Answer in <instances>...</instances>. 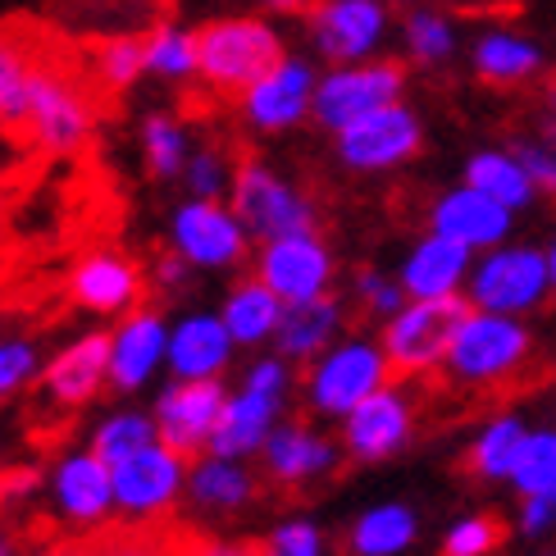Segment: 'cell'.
I'll return each mask as SVG.
<instances>
[{
    "label": "cell",
    "instance_id": "6da1fadb",
    "mask_svg": "<svg viewBox=\"0 0 556 556\" xmlns=\"http://www.w3.org/2000/svg\"><path fill=\"white\" fill-rule=\"evenodd\" d=\"M101 87L78 68L55 64L37 51L18 91L5 105V124L28 142L33 155H78L101 119Z\"/></svg>",
    "mask_w": 556,
    "mask_h": 556
},
{
    "label": "cell",
    "instance_id": "7a4b0ae2",
    "mask_svg": "<svg viewBox=\"0 0 556 556\" xmlns=\"http://www.w3.org/2000/svg\"><path fill=\"white\" fill-rule=\"evenodd\" d=\"M288 55L278 23L261 14H224L197 28V83L211 97H238L269 64Z\"/></svg>",
    "mask_w": 556,
    "mask_h": 556
},
{
    "label": "cell",
    "instance_id": "3957f363",
    "mask_svg": "<svg viewBox=\"0 0 556 556\" xmlns=\"http://www.w3.org/2000/svg\"><path fill=\"white\" fill-rule=\"evenodd\" d=\"M539 338L529 333L525 315H502V311H479L470 306L466 324L456 329V342L443 361L447 379L456 388L475 392H497L506 383H520L529 361H534Z\"/></svg>",
    "mask_w": 556,
    "mask_h": 556
},
{
    "label": "cell",
    "instance_id": "277c9868",
    "mask_svg": "<svg viewBox=\"0 0 556 556\" xmlns=\"http://www.w3.org/2000/svg\"><path fill=\"white\" fill-rule=\"evenodd\" d=\"M470 315V296H410L397 315L383 324V352L392 361V375L402 379H425L433 369H443L456 329Z\"/></svg>",
    "mask_w": 556,
    "mask_h": 556
},
{
    "label": "cell",
    "instance_id": "5b68a950",
    "mask_svg": "<svg viewBox=\"0 0 556 556\" xmlns=\"http://www.w3.org/2000/svg\"><path fill=\"white\" fill-rule=\"evenodd\" d=\"M552 269H547V247L534 242H502L493 251H479L466 296L479 311H502V315H529L552 296Z\"/></svg>",
    "mask_w": 556,
    "mask_h": 556
},
{
    "label": "cell",
    "instance_id": "8992f818",
    "mask_svg": "<svg viewBox=\"0 0 556 556\" xmlns=\"http://www.w3.org/2000/svg\"><path fill=\"white\" fill-rule=\"evenodd\" d=\"M301 18H306V41L319 64L375 60L397 33L392 0H315Z\"/></svg>",
    "mask_w": 556,
    "mask_h": 556
},
{
    "label": "cell",
    "instance_id": "52a82bcc",
    "mask_svg": "<svg viewBox=\"0 0 556 556\" xmlns=\"http://www.w3.org/2000/svg\"><path fill=\"white\" fill-rule=\"evenodd\" d=\"M392 101H406V64L402 60L375 55V60H356V64H329L319 74L311 119L324 132H342L346 124H356Z\"/></svg>",
    "mask_w": 556,
    "mask_h": 556
},
{
    "label": "cell",
    "instance_id": "ba28073f",
    "mask_svg": "<svg viewBox=\"0 0 556 556\" xmlns=\"http://www.w3.org/2000/svg\"><path fill=\"white\" fill-rule=\"evenodd\" d=\"M228 205L238 211V219L247 224L251 238H283V233H306L315 228V201L296 188L292 178H283L265 160L247 155L238 160L233 188H228Z\"/></svg>",
    "mask_w": 556,
    "mask_h": 556
},
{
    "label": "cell",
    "instance_id": "9c48e42d",
    "mask_svg": "<svg viewBox=\"0 0 556 556\" xmlns=\"http://www.w3.org/2000/svg\"><path fill=\"white\" fill-rule=\"evenodd\" d=\"M388 379H392V361L383 352V342L346 338L311 361L306 402L315 415H338L342 420V415H352L369 392H379Z\"/></svg>",
    "mask_w": 556,
    "mask_h": 556
},
{
    "label": "cell",
    "instance_id": "30bf717a",
    "mask_svg": "<svg viewBox=\"0 0 556 556\" xmlns=\"http://www.w3.org/2000/svg\"><path fill=\"white\" fill-rule=\"evenodd\" d=\"M324 68L311 55L288 51L278 64H269L265 74L238 91V119L251 132H288L296 124H306L315 114V91H319Z\"/></svg>",
    "mask_w": 556,
    "mask_h": 556
},
{
    "label": "cell",
    "instance_id": "8fae6325",
    "mask_svg": "<svg viewBox=\"0 0 556 556\" xmlns=\"http://www.w3.org/2000/svg\"><path fill=\"white\" fill-rule=\"evenodd\" d=\"M425 147V124L406 101H392L333 132V151L352 174H388L410 165Z\"/></svg>",
    "mask_w": 556,
    "mask_h": 556
},
{
    "label": "cell",
    "instance_id": "7c38bea8",
    "mask_svg": "<svg viewBox=\"0 0 556 556\" xmlns=\"http://www.w3.org/2000/svg\"><path fill=\"white\" fill-rule=\"evenodd\" d=\"M169 242L197 269H233L251 251V233L238 219V211L228 201H211V197H192L178 205L169 224Z\"/></svg>",
    "mask_w": 556,
    "mask_h": 556
},
{
    "label": "cell",
    "instance_id": "4fadbf2b",
    "mask_svg": "<svg viewBox=\"0 0 556 556\" xmlns=\"http://www.w3.org/2000/svg\"><path fill=\"white\" fill-rule=\"evenodd\" d=\"M114 470V506L128 516V520H155L165 516L169 506L178 502V493L188 489L182 475H188V456L174 452L169 443H155L132 452L128 460H119Z\"/></svg>",
    "mask_w": 556,
    "mask_h": 556
},
{
    "label": "cell",
    "instance_id": "5bb4252c",
    "mask_svg": "<svg viewBox=\"0 0 556 556\" xmlns=\"http://www.w3.org/2000/svg\"><path fill=\"white\" fill-rule=\"evenodd\" d=\"M410 433H415V397L397 383H383L352 415H342V447L352 460H365V466L397 456L410 443Z\"/></svg>",
    "mask_w": 556,
    "mask_h": 556
},
{
    "label": "cell",
    "instance_id": "9a60e30c",
    "mask_svg": "<svg viewBox=\"0 0 556 556\" xmlns=\"http://www.w3.org/2000/svg\"><path fill=\"white\" fill-rule=\"evenodd\" d=\"M256 274L292 306V301H311L333 288V251L315 228L306 233H283L261 242Z\"/></svg>",
    "mask_w": 556,
    "mask_h": 556
},
{
    "label": "cell",
    "instance_id": "2e32d148",
    "mask_svg": "<svg viewBox=\"0 0 556 556\" xmlns=\"http://www.w3.org/2000/svg\"><path fill=\"white\" fill-rule=\"evenodd\" d=\"M429 228L443 238H456L466 242L475 256L479 251H493L502 242H511V228H516V211L511 205H502L497 197L479 192L475 182L460 178L456 188L438 192L433 205H429Z\"/></svg>",
    "mask_w": 556,
    "mask_h": 556
},
{
    "label": "cell",
    "instance_id": "e0dca14e",
    "mask_svg": "<svg viewBox=\"0 0 556 556\" xmlns=\"http://www.w3.org/2000/svg\"><path fill=\"white\" fill-rule=\"evenodd\" d=\"M224 388L215 379H178L165 397L155 402V429L160 443H169L174 452L192 456L201 447H211L215 425L224 415Z\"/></svg>",
    "mask_w": 556,
    "mask_h": 556
},
{
    "label": "cell",
    "instance_id": "ac0fdd59",
    "mask_svg": "<svg viewBox=\"0 0 556 556\" xmlns=\"http://www.w3.org/2000/svg\"><path fill=\"white\" fill-rule=\"evenodd\" d=\"M470 68L483 87H529L547 74V51L511 23H483L470 41Z\"/></svg>",
    "mask_w": 556,
    "mask_h": 556
},
{
    "label": "cell",
    "instance_id": "d6986e66",
    "mask_svg": "<svg viewBox=\"0 0 556 556\" xmlns=\"http://www.w3.org/2000/svg\"><path fill=\"white\" fill-rule=\"evenodd\" d=\"M470 269H475V251L466 242L443 238L429 228V233L406 251L397 278H402L406 296H456V292H466Z\"/></svg>",
    "mask_w": 556,
    "mask_h": 556
},
{
    "label": "cell",
    "instance_id": "ffe728a7",
    "mask_svg": "<svg viewBox=\"0 0 556 556\" xmlns=\"http://www.w3.org/2000/svg\"><path fill=\"white\" fill-rule=\"evenodd\" d=\"M68 292L83 311L97 315H128L142 296V274L124 256V251H87V256L74 265V278H68Z\"/></svg>",
    "mask_w": 556,
    "mask_h": 556
},
{
    "label": "cell",
    "instance_id": "44dd1931",
    "mask_svg": "<svg viewBox=\"0 0 556 556\" xmlns=\"http://www.w3.org/2000/svg\"><path fill=\"white\" fill-rule=\"evenodd\" d=\"M110 379V338L105 333H87L78 338L74 346H64V352L46 365L41 375V392L51 397L55 406H83L101 392V383Z\"/></svg>",
    "mask_w": 556,
    "mask_h": 556
},
{
    "label": "cell",
    "instance_id": "7402d4cb",
    "mask_svg": "<svg viewBox=\"0 0 556 556\" xmlns=\"http://www.w3.org/2000/svg\"><path fill=\"white\" fill-rule=\"evenodd\" d=\"M160 361H169V329L155 311H128L119 324V333L110 338V379L114 388H142L151 379V369Z\"/></svg>",
    "mask_w": 556,
    "mask_h": 556
},
{
    "label": "cell",
    "instance_id": "603a6c76",
    "mask_svg": "<svg viewBox=\"0 0 556 556\" xmlns=\"http://www.w3.org/2000/svg\"><path fill=\"white\" fill-rule=\"evenodd\" d=\"M55 502L60 516L74 525H101L114 506V470L97 452H74L55 470Z\"/></svg>",
    "mask_w": 556,
    "mask_h": 556
},
{
    "label": "cell",
    "instance_id": "cb8c5ba5",
    "mask_svg": "<svg viewBox=\"0 0 556 556\" xmlns=\"http://www.w3.org/2000/svg\"><path fill=\"white\" fill-rule=\"evenodd\" d=\"M265 470H269V479L283 483V489H301V483L338 470V447L306 425H283V429H274L265 443Z\"/></svg>",
    "mask_w": 556,
    "mask_h": 556
},
{
    "label": "cell",
    "instance_id": "d4e9b609",
    "mask_svg": "<svg viewBox=\"0 0 556 556\" xmlns=\"http://www.w3.org/2000/svg\"><path fill=\"white\" fill-rule=\"evenodd\" d=\"M278 402L283 397H269V392H256V388H242L238 397H228L219 425H215V438H211V452L233 456V460H242L251 452H265L269 433H274Z\"/></svg>",
    "mask_w": 556,
    "mask_h": 556
},
{
    "label": "cell",
    "instance_id": "484cf974",
    "mask_svg": "<svg viewBox=\"0 0 556 556\" xmlns=\"http://www.w3.org/2000/svg\"><path fill=\"white\" fill-rule=\"evenodd\" d=\"M233 333L215 315H192L169 333V369L178 379H215L233 356Z\"/></svg>",
    "mask_w": 556,
    "mask_h": 556
},
{
    "label": "cell",
    "instance_id": "4316f807",
    "mask_svg": "<svg viewBox=\"0 0 556 556\" xmlns=\"http://www.w3.org/2000/svg\"><path fill=\"white\" fill-rule=\"evenodd\" d=\"M460 178L475 182L479 192L497 197L502 205H511L516 215L529 211V205L543 197L539 182H534V174H529V165L520 160L516 147H483V151H475V155L466 160V174H460Z\"/></svg>",
    "mask_w": 556,
    "mask_h": 556
},
{
    "label": "cell",
    "instance_id": "83f0119b",
    "mask_svg": "<svg viewBox=\"0 0 556 556\" xmlns=\"http://www.w3.org/2000/svg\"><path fill=\"white\" fill-rule=\"evenodd\" d=\"M397 37H402V51H406L410 64L443 68L460 51V18L447 14L443 5H429V0H420V5H410L402 14Z\"/></svg>",
    "mask_w": 556,
    "mask_h": 556
},
{
    "label": "cell",
    "instance_id": "f1b7e54d",
    "mask_svg": "<svg viewBox=\"0 0 556 556\" xmlns=\"http://www.w3.org/2000/svg\"><path fill=\"white\" fill-rule=\"evenodd\" d=\"M342 329V306L324 292V296H311V301H292L278 319V352L292 356V361H315L319 352H329V342L338 338Z\"/></svg>",
    "mask_w": 556,
    "mask_h": 556
},
{
    "label": "cell",
    "instance_id": "f546056e",
    "mask_svg": "<svg viewBox=\"0 0 556 556\" xmlns=\"http://www.w3.org/2000/svg\"><path fill=\"white\" fill-rule=\"evenodd\" d=\"M283 311H288V301L256 274V278H242V283L228 292L219 319H224V329L233 333L238 346H256L269 333H278V319H283Z\"/></svg>",
    "mask_w": 556,
    "mask_h": 556
},
{
    "label": "cell",
    "instance_id": "4dcf8cb0",
    "mask_svg": "<svg viewBox=\"0 0 556 556\" xmlns=\"http://www.w3.org/2000/svg\"><path fill=\"white\" fill-rule=\"evenodd\" d=\"M525 438H529L525 420H516V415H493V420L475 433V443L466 452V475L483 479V483H511Z\"/></svg>",
    "mask_w": 556,
    "mask_h": 556
},
{
    "label": "cell",
    "instance_id": "1f68e13d",
    "mask_svg": "<svg viewBox=\"0 0 556 556\" xmlns=\"http://www.w3.org/2000/svg\"><path fill=\"white\" fill-rule=\"evenodd\" d=\"M142 51H147V78L155 83H197V28L178 18H160L142 33Z\"/></svg>",
    "mask_w": 556,
    "mask_h": 556
},
{
    "label": "cell",
    "instance_id": "d6a6232c",
    "mask_svg": "<svg viewBox=\"0 0 556 556\" xmlns=\"http://www.w3.org/2000/svg\"><path fill=\"white\" fill-rule=\"evenodd\" d=\"M251 493H256V483H251V475L238 466L233 456H211L188 475L192 506H201V511H211V516L238 511V506L251 502Z\"/></svg>",
    "mask_w": 556,
    "mask_h": 556
},
{
    "label": "cell",
    "instance_id": "836d02e7",
    "mask_svg": "<svg viewBox=\"0 0 556 556\" xmlns=\"http://www.w3.org/2000/svg\"><path fill=\"white\" fill-rule=\"evenodd\" d=\"M415 543V511L402 502H383V506H369V511L352 525V556H397Z\"/></svg>",
    "mask_w": 556,
    "mask_h": 556
},
{
    "label": "cell",
    "instance_id": "e575fe53",
    "mask_svg": "<svg viewBox=\"0 0 556 556\" xmlns=\"http://www.w3.org/2000/svg\"><path fill=\"white\" fill-rule=\"evenodd\" d=\"M197 142L178 114H147L142 119V160L155 178H182Z\"/></svg>",
    "mask_w": 556,
    "mask_h": 556
},
{
    "label": "cell",
    "instance_id": "d590c367",
    "mask_svg": "<svg viewBox=\"0 0 556 556\" xmlns=\"http://www.w3.org/2000/svg\"><path fill=\"white\" fill-rule=\"evenodd\" d=\"M91 556H188L192 539H182L178 529L165 525H119V529H105L101 539L87 543Z\"/></svg>",
    "mask_w": 556,
    "mask_h": 556
},
{
    "label": "cell",
    "instance_id": "8d00e7d4",
    "mask_svg": "<svg viewBox=\"0 0 556 556\" xmlns=\"http://www.w3.org/2000/svg\"><path fill=\"white\" fill-rule=\"evenodd\" d=\"M87 78L101 91H128L147 78V51L142 37H105L87 60Z\"/></svg>",
    "mask_w": 556,
    "mask_h": 556
},
{
    "label": "cell",
    "instance_id": "74e56055",
    "mask_svg": "<svg viewBox=\"0 0 556 556\" xmlns=\"http://www.w3.org/2000/svg\"><path fill=\"white\" fill-rule=\"evenodd\" d=\"M511 147L520 151V160L529 165V174H534L539 192L556 201V83L547 87V97H543V110H539L534 128H529L525 137H516Z\"/></svg>",
    "mask_w": 556,
    "mask_h": 556
},
{
    "label": "cell",
    "instance_id": "f35d334b",
    "mask_svg": "<svg viewBox=\"0 0 556 556\" xmlns=\"http://www.w3.org/2000/svg\"><path fill=\"white\" fill-rule=\"evenodd\" d=\"M155 438H160L155 415H114V420H105L97 429V443H91V452H97L105 466H119V460H128L132 452L151 447Z\"/></svg>",
    "mask_w": 556,
    "mask_h": 556
},
{
    "label": "cell",
    "instance_id": "ab89813d",
    "mask_svg": "<svg viewBox=\"0 0 556 556\" xmlns=\"http://www.w3.org/2000/svg\"><path fill=\"white\" fill-rule=\"evenodd\" d=\"M233 174H238V160L228 155L224 147L205 142L192 151L188 169H182V188L188 197H211V201H228V188H233Z\"/></svg>",
    "mask_w": 556,
    "mask_h": 556
},
{
    "label": "cell",
    "instance_id": "60d3db41",
    "mask_svg": "<svg viewBox=\"0 0 556 556\" xmlns=\"http://www.w3.org/2000/svg\"><path fill=\"white\" fill-rule=\"evenodd\" d=\"M511 489L520 497L556 489V429H529L525 447H520V460L511 470Z\"/></svg>",
    "mask_w": 556,
    "mask_h": 556
},
{
    "label": "cell",
    "instance_id": "b9f144b4",
    "mask_svg": "<svg viewBox=\"0 0 556 556\" xmlns=\"http://www.w3.org/2000/svg\"><path fill=\"white\" fill-rule=\"evenodd\" d=\"M502 543H506V520L493 511H479V516H466L447 529L443 556H489Z\"/></svg>",
    "mask_w": 556,
    "mask_h": 556
},
{
    "label": "cell",
    "instance_id": "7bdbcfd3",
    "mask_svg": "<svg viewBox=\"0 0 556 556\" xmlns=\"http://www.w3.org/2000/svg\"><path fill=\"white\" fill-rule=\"evenodd\" d=\"M356 301L369 311V315H397L402 306H406V288H402V278H388V274H379V269H361L356 274Z\"/></svg>",
    "mask_w": 556,
    "mask_h": 556
},
{
    "label": "cell",
    "instance_id": "ee69618b",
    "mask_svg": "<svg viewBox=\"0 0 556 556\" xmlns=\"http://www.w3.org/2000/svg\"><path fill=\"white\" fill-rule=\"evenodd\" d=\"M37 60V46L28 37H14V33H0V119H5V105L18 91L28 64Z\"/></svg>",
    "mask_w": 556,
    "mask_h": 556
},
{
    "label": "cell",
    "instance_id": "f6af8a7d",
    "mask_svg": "<svg viewBox=\"0 0 556 556\" xmlns=\"http://www.w3.org/2000/svg\"><path fill=\"white\" fill-rule=\"evenodd\" d=\"M261 556H324V534L311 520H288L261 543Z\"/></svg>",
    "mask_w": 556,
    "mask_h": 556
},
{
    "label": "cell",
    "instance_id": "bcb514c9",
    "mask_svg": "<svg viewBox=\"0 0 556 556\" xmlns=\"http://www.w3.org/2000/svg\"><path fill=\"white\" fill-rule=\"evenodd\" d=\"M516 529L525 539H547L556 529V489H543V493H525L520 497V516H516Z\"/></svg>",
    "mask_w": 556,
    "mask_h": 556
},
{
    "label": "cell",
    "instance_id": "7dc6e473",
    "mask_svg": "<svg viewBox=\"0 0 556 556\" xmlns=\"http://www.w3.org/2000/svg\"><path fill=\"white\" fill-rule=\"evenodd\" d=\"M37 356L28 342H0V397H10L14 388H23L33 379Z\"/></svg>",
    "mask_w": 556,
    "mask_h": 556
},
{
    "label": "cell",
    "instance_id": "c3c4849f",
    "mask_svg": "<svg viewBox=\"0 0 556 556\" xmlns=\"http://www.w3.org/2000/svg\"><path fill=\"white\" fill-rule=\"evenodd\" d=\"M288 365L283 361H256L247 369V388H256V392H269V397H283L288 392Z\"/></svg>",
    "mask_w": 556,
    "mask_h": 556
},
{
    "label": "cell",
    "instance_id": "681fc988",
    "mask_svg": "<svg viewBox=\"0 0 556 556\" xmlns=\"http://www.w3.org/2000/svg\"><path fill=\"white\" fill-rule=\"evenodd\" d=\"M33 151H28V142H23V137L5 124V119H0V182H5L18 165H23V160H28Z\"/></svg>",
    "mask_w": 556,
    "mask_h": 556
},
{
    "label": "cell",
    "instance_id": "f907efd6",
    "mask_svg": "<svg viewBox=\"0 0 556 556\" xmlns=\"http://www.w3.org/2000/svg\"><path fill=\"white\" fill-rule=\"evenodd\" d=\"M188 556H261V547H247V543H219V539H211V543H192V547H188Z\"/></svg>",
    "mask_w": 556,
    "mask_h": 556
},
{
    "label": "cell",
    "instance_id": "816d5d0a",
    "mask_svg": "<svg viewBox=\"0 0 556 556\" xmlns=\"http://www.w3.org/2000/svg\"><path fill=\"white\" fill-rule=\"evenodd\" d=\"M155 274H160V283H165V288H178L182 278H188V261H182L178 251H169V256L155 261Z\"/></svg>",
    "mask_w": 556,
    "mask_h": 556
},
{
    "label": "cell",
    "instance_id": "f5cc1de1",
    "mask_svg": "<svg viewBox=\"0 0 556 556\" xmlns=\"http://www.w3.org/2000/svg\"><path fill=\"white\" fill-rule=\"evenodd\" d=\"M315 0H256V10L265 14H306Z\"/></svg>",
    "mask_w": 556,
    "mask_h": 556
},
{
    "label": "cell",
    "instance_id": "db71d44e",
    "mask_svg": "<svg viewBox=\"0 0 556 556\" xmlns=\"http://www.w3.org/2000/svg\"><path fill=\"white\" fill-rule=\"evenodd\" d=\"M37 556H91V547L87 543H55V547H46Z\"/></svg>",
    "mask_w": 556,
    "mask_h": 556
},
{
    "label": "cell",
    "instance_id": "11a10c76",
    "mask_svg": "<svg viewBox=\"0 0 556 556\" xmlns=\"http://www.w3.org/2000/svg\"><path fill=\"white\" fill-rule=\"evenodd\" d=\"M547 269H552V288H556V233H552V242H547Z\"/></svg>",
    "mask_w": 556,
    "mask_h": 556
},
{
    "label": "cell",
    "instance_id": "9f6ffc18",
    "mask_svg": "<svg viewBox=\"0 0 556 556\" xmlns=\"http://www.w3.org/2000/svg\"><path fill=\"white\" fill-rule=\"evenodd\" d=\"M0 556H14V543L10 539H0Z\"/></svg>",
    "mask_w": 556,
    "mask_h": 556
},
{
    "label": "cell",
    "instance_id": "6f0895ef",
    "mask_svg": "<svg viewBox=\"0 0 556 556\" xmlns=\"http://www.w3.org/2000/svg\"><path fill=\"white\" fill-rule=\"evenodd\" d=\"M392 5H397V10H410V5H420V0H392Z\"/></svg>",
    "mask_w": 556,
    "mask_h": 556
},
{
    "label": "cell",
    "instance_id": "680465c9",
    "mask_svg": "<svg viewBox=\"0 0 556 556\" xmlns=\"http://www.w3.org/2000/svg\"><path fill=\"white\" fill-rule=\"evenodd\" d=\"M543 556H556V552H543Z\"/></svg>",
    "mask_w": 556,
    "mask_h": 556
}]
</instances>
